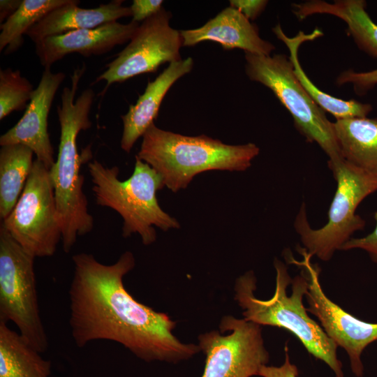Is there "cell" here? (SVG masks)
<instances>
[{"label":"cell","mask_w":377,"mask_h":377,"mask_svg":"<svg viewBox=\"0 0 377 377\" xmlns=\"http://www.w3.org/2000/svg\"><path fill=\"white\" fill-rule=\"evenodd\" d=\"M72 260L69 325L77 347L112 341L147 362L178 363L201 351L198 345L174 335L176 322L167 313L139 302L124 287V277L135 265L131 251L112 265L86 253L74 255Z\"/></svg>","instance_id":"cell-1"},{"label":"cell","mask_w":377,"mask_h":377,"mask_svg":"<svg viewBox=\"0 0 377 377\" xmlns=\"http://www.w3.org/2000/svg\"><path fill=\"white\" fill-rule=\"evenodd\" d=\"M85 71V64L76 68L71 75V85L63 89L61 103L57 109L60 125L59 152L50 170L66 253L71 251L78 236L89 233L94 226L83 191L84 177L80 173L82 158L77 145L80 132L91 127L89 116L95 97L93 89L89 88L75 99Z\"/></svg>","instance_id":"cell-2"},{"label":"cell","mask_w":377,"mask_h":377,"mask_svg":"<svg viewBox=\"0 0 377 377\" xmlns=\"http://www.w3.org/2000/svg\"><path fill=\"white\" fill-rule=\"evenodd\" d=\"M276 286L273 296L264 300L256 297V278L249 271L237 279L235 300L242 309L244 318L260 325L283 328L292 332L306 350L326 363L337 377H343L342 364L337 358L338 346L307 314L303 304L309 283L303 269L292 279L280 260L274 262Z\"/></svg>","instance_id":"cell-3"},{"label":"cell","mask_w":377,"mask_h":377,"mask_svg":"<svg viewBox=\"0 0 377 377\" xmlns=\"http://www.w3.org/2000/svg\"><path fill=\"white\" fill-rule=\"evenodd\" d=\"M259 151L253 143L226 145L205 135L186 136L164 131L153 123L142 135L135 156L154 168L164 186L175 193L203 172L244 171Z\"/></svg>","instance_id":"cell-4"},{"label":"cell","mask_w":377,"mask_h":377,"mask_svg":"<svg viewBox=\"0 0 377 377\" xmlns=\"http://www.w3.org/2000/svg\"><path fill=\"white\" fill-rule=\"evenodd\" d=\"M88 168L96 204L114 210L123 218L124 237L138 233L144 245H150L156 239L154 226L163 231L180 227L158 202L156 192L165 186L161 176L137 156L133 173L125 181L118 179L117 166L108 168L94 160Z\"/></svg>","instance_id":"cell-5"},{"label":"cell","mask_w":377,"mask_h":377,"mask_svg":"<svg viewBox=\"0 0 377 377\" xmlns=\"http://www.w3.org/2000/svg\"><path fill=\"white\" fill-rule=\"evenodd\" d=\"M249 78L269 88L293 118L309 142H316L329 157L328 166L343 161L333 122L311 98L297 78L293 65L283 54L272 57L245 52Z\"/></svg>","instance_id":"cell-6"},{"label":"cell","mask_w":377,"mask_h":377,"mask_svg":"<svg viewBox=\"0 0 377 377\" xmlns=\"http://www.w3.org/2000/svg\"><path fill=\"white\" fill-rule=\"evenodd\" d=\"M330 169L337 187L326 224L318 229L311 228L304 203L295 221V228L305 250L324 261L330 260L355 231L364 228L365 221L355 211L366 197L377 191L376 175L344 161Z\"/></svg>","instance_id":"cell-7"},{"label":"cell","mask_w":377,"mask_h":377,"mask_svg":"<svg viewBox=\"0 0 377 377\" xmlns=\"http://www.w3.org/2000/svg\"><path fill=\"white\" fill-rule=\"evenodd\" d=\"M34 257L0 225V322H13L19 333L39 353L48 338L40 314Z\"/></svg>","instance_id":"cell-8"},{"label":"cell","mask_w":377,"mask_h":377,"mask_svg":"<svg viewBox=\"0 0 377 377\" xmlns=\"http://www.w3.org/2000/svg\"><path fill=\"white\" fill-rule=\"evenodd\" d=\"M1 224L34 258L54 254L62 239L50 170L34 161L23 191Z\"/></svg>","instance_id":"cell-9"},{"label":"cell","mask_w":377,"mask_h":377,"mask_svg":"<svg viewBox=\"0 0 377 377\" xmlns=\"http://www.w3.org/2000/svg\"><path fill=\"white\" fill-rule=\"evenodd\" d=\"M217 330L198 336L205 355L201 377H253L267 364L261 325L244 318L223 316Z\"/></svg>","instance_id":"cell-10"},{"label":"cell","mask_w":377,"mask_h":377,"mask_svg":"<svg viewBox=\"0 0 377 377\" xmlns=\"http://www.w3.org/2000/svg\"><path fill=\"white\" fill-rule=\"evenodd\" d=\"M171 17V13L162 8L140 24L126 47L105 65L106 70L95 80L94 83L106 82L101 96L114 83L155 73L164 63L182 59L179 53L182 36L180 31L170 26Z\"/></svg>","instance_id":"cell-11"},{"label":"cell","mask_w":377,"mask_h":377,"mask_svg":"<svg viewBox=\"0 0 377 377\" xmlns=\"http://www.w3.org/2000/svg\"><path fill=\"white\" fill-rule=\"evenodd\" d=\"M300 253L304 259L297 261L292 258L290 263L302 267L307 277L306 311L318 318L326 334L347 352L353 373L362 377L361 355L368 345L377 341V323L360 320L330 300L320 283V269L311 262L312 256L304 248Z\"/></svg>","instance_id":"cell-12"},{"label":"cell","mask_w":377,"mask_h":377,"mask_svg":"<svg viewBox=\"0 0 377 377\" xmlns=\"http://www.w3.org/2000/svg\"><path fill=\"white\" fill-rule=\"evenodd\" d=\"M66 77L45 68L25 112L17 123L0 137V145L21 144L30 148L49 170L55 162L48 133V115L55 94Z\"/></svg>","instance_id":"cell-13"},{"label":"cell","mask_w":377,"mask_h":377,"mask_svg":"<svg viewBox=\"0 0 377 377\" xmlns=\"http://www.w3.org/2000/svg\"><path fill=\"white\" fill-rule=\"evenodd\" d=\"M139 26L133 21L128 24L112 22L93 29L49 36L35 43L36 54L45 68L73 53L85 57L101 55L129 42Z\"/></svg>","instance_id":"cell-14"},{"label":"cell","mask_w":377,"mask_h":377,"mask_svg":"<svg viewBox=\"0 0 377 377\" xmlns=\"http://www.w3.org/2000/svg\"><path fill=\"white\" fill-rule=\"evenodd\" d=\"M180 34L183 47L210 40L219 43L224 50L239 48L258 55L269 56L275 50L273 44L260 38L255 24L231 6L224 8L203 26L182 30Z\"/></svg>","instance_id":"cell-15"},{"label":"cell","mask_w":377,"mask_h":377,"mask_svg":"<svg viewBox=\"0 0 377 377\" xmlns=\"http://www.w3.org/2000/svg\"><path fill=\"white\" fill-rule=\"evenodd\" d=\"M193 66L191 57L169 64L153 81L147 82L145 92L135 104L130 105L127 113L121 116L123 133L121 148L129 153L137 140L145 134L156 119L163 99L173 84L191 72Z\"/></svg>","instance_id":"cell-16"},{"label":"cell","mask_w":377,"mask_h":377,"mask_svg":"<svg viewBox=\"0 0 377 377\" xmlns=\"http://www.w3.org/2000/svg\"><path fill=\"white\" fill-rule=\"evenodd\" d=\"M124 1L112 0L94 8L78 7L80 1L71 0L47 14L34 25L27 36L34 43L75 30L93 29L131 16L130 7L122 6Z\"/></svg>","instance_id":"cell-17"},{"label":"cell","mask_w":377,"mask_h":377,"mask_svg":"<svg viewBox=\"0 0 377 377\" xmlns=\"http://www.w3.org/2000/svg\"><path fill=\"white\" fill-rule=\"evenodd\" d=\"M300 20L313 14H329L344 21L348 32L357 46L372 57H377V24L367 13L363 0H336L332 3L313 0L293 5Z\"/></svg>","instance_id":"cell-18"},{"label":"cell","mask_w":377,"mask_h":377,"mask_svg":"<svg viewBox=\"0 0 377 377\" xmlns=\"http://www.w3.org/2000/svg\"><path fill=\"white\" fill-rule=\"evenodd\" d=\"M272 31L277 38L281 40L288 48L289 59L293 65L294 73L299 82L311 96L313 101L324 111L330 112L337 119L350 117H367L372 107L368 103H362L355 100L345 101L334 97L316 87L308 77L302 69L298 59V49L306 41L313 40L323 35L318 29L310 34L300 31L295 36L288 37L283 31L279 24Z\"/></svg>","instance_id":"cell-19"},{"label":"cell","mask_w":377,"mask_h":377,"mask_svg":"<svg viewBox=\"0 0 377 377\" xmlns=\"http://www.w3.org/2000/svg\"><path fill=\"white\" fill-rule=\"evenodd\" d=\"M333 126L343 160L377 175V119H339Z\"/></svg>","instance_id":"cell-20"},{"label":"cell","mask_w":377,"mask_h":377,"mask_svg":"<svg viewBox=\"0 0 377 377\" xmlns=\"http://www.w3.org/2000/svg\"><path fill=\"white\" fill-rule=\"evenodd\" d=\"M18 332L0 322V377H49L51 362Z\"/></svg>","instance_id":"cell-21"},{"label":"cell","mask_w":377,"mask_h":377,"mask_svg":"<svg viewBox=\"0 0 377 377\" xmlns=\"http://www.w3.org/2000/svg\"><path fill=\"white\" fill-rule=\"evenodd\" d=\"M34 151L21 144L1 146L0 218L4 219L20 197L33 165Z\"/></svg>","instance_id":"cell-22"},{"label":"cell","mask_w":377,"mask_h":377,"mask_svg":"<svg viewBox=\"0 0 377 377\" xmlns=\"http://www.w3.org/2000/svg\"><path fill=\"white\" fill-rule=\"evenodd\" d=\"M71 0H23L18 10L1 24L0 52L10 54L21 47L23 35L52 10Z\"/></svg>","instance_id":"cell-23"},{"label":"cell","mask_w":377,"mask_h":377,"mask_svg":"<svg viewBox=\"0 0 377 377\" xmlns=\"http://www.w3.org/2000/svg\"><path fill=\"white\" fill-rule=\"evenodd\" d=\"M33 84L20 70L10 68L0 71V119L13 111L27 108L33 93Z\"/></svg>","instance_id":"cell-24"},{"label":"cell","mask_w":377,"mask_h":377,"mask_svg":"<svg viewBox=\"0 0 377 377\" xmlns=\"http://www.w3.org/2000/svg\"><path fill=\"white\" fill-rule=\"evenodd\" d=\"M337 82L339 85L352 83L355 92L362 94L377 84V69L368 72L345 71L339 75Z\"/></svg>","instance_id":"cell-25"},{"label":"cell","mask_w":377,"mask_h":377,"mask_svg":"<svg viewBox=\"0 0 377 377\" xmlns=\"http://www.w3.org/2000/svg\"><path fill=\"white\" fill-rule=\"evenodd\" d=\"M376 220V227L368 235L361 238H350L343 244L340 250H350L353 249H360L366 251L371 260L377 263V212L374 214Z\"/></svg>","instance_id":"cell-26"},{"label":"cell","mask_w":377,"mask_h":377,"mask_svg":"<svg viewBox=\"0 0 377 377\" xmlns=\"http://www.w3.org/2000/svg\"><path fill=\"white\" fill-rule=\"evenodd\" d=\"M162 0H133L130 6L132 21L139 23L158 13L163 7Z\"/></svg>","instance_id":"cell-27"},{"label":"cell","mask_w":377,"mask_h":377,"mask_svg":"<svg viewBox=\"0 0 377 377\" xmlns=\"http://www.w3.org/2000/svg\"><path fill=\"white\" fill-rule=\"evenodd\" d=\"M258 376L261 377H298V369L290 362L287 345L285 346V360L283 364L279 367L264 365L260 368Z\"/></svg>","instance_id":"cell-28"},{"label":"cell","mask_w":377,"mask_h":377,"mask_svg":"<svg viewBox=\"0 0 377 377\" xmlns=\"http://www.w3.org/2000/svg\"><path fill=\"white\" fill-rule=\"evenodd\" d=\"M268 1L230 0V6L238 10L249 21L256 20L265 10Z\"/></svg>","instance_id":"cell-29"},{"label":"cell","mask_w":377,"mask_h":377,"mask_svg":"<svg viewBox=\"0 0 377 377\" xmlns=\"http://www.w3.org/2000/svg\"><path fill=\"white\" fill-rule=\"evenodd\" d=\"M23 0H1L0 22L3 23L13 15L20 7Z\"/></svg>","instance_id":"cell-30"}]
</instances>
